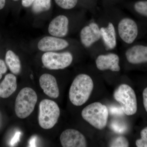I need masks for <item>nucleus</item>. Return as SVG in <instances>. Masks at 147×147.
<instances>
[{
  "instance_id": "obj_1",
  "label": "nucleus",
  "mask_w": 147,
  "mask_h": 147,
  "mask_svg": "<svg viewBox=\"0 0 147 147\" xmlns=\"http://www.w3.org/2000/svg\"><path fill=\"white\" fill-rule=\"evenodd\" d=\"M94 88L92 79L87 74H80L74 80L69 89V100L75 106L83 105L87 102Z\"/></svg>"
},
{
  "instance_id": "obj_2",
  "label": "nucleus",
  "mask_w": 147,
  "mask_h": 147,
  "mask_svg": "<svg viewBox=\"0 0 147 147\" xmlns=\"http://www.w3.org/2000/svg\"><path fill=\"white\" fill-rule=\"evenodd\" d=\"M109 112L105 105L100 102H94L87 105L82 112L83 118L97 129H103L106 125Z\"/></svg>"
},
{
  "instance_id": "obj_3",
  "label": "nucleus",
  "mask_w": 147,
  "mask_h": 147,
  "mask_svg": "<svg viewBox=\"0 0 147 147\" xmlns=\"http://www.w3.org/2000/svg\"><path fill=\"white\" fill-rule=\"evenodd\" d=\"M38 97L36 92L31 88L22 89L16 98L15 112L18 118L24 119L29 117L34 110Z\"/></svg>"
},
{
  "instance_id": "obj_4",
  "label": "nucleus",
  "mask_w": 147,
  "mask_h": 147,
  "mask_svg": "<svg viewBox=\"0 0 147 147\" xmlns=\"http://www.w3.org/2000/svg\"><path fill=\"white\" fill-rule=\"evenodd\" d=\"M114 98L119 103L123 113L127 115H133L137 113V96L130 86L126 84L120 85L114 92Z\"/></svg>"
},
{
  "instance_id": "obj_5",
  "label": "nucleus",
  "mask_w": 147,
  "mask_h": 147,
  "mask_svg": "<svg viewBox=\"0 0 147 147\" xmlns=\"http://www.w3.org/2000/svg\"><path fill=\"white\" fill-rule=\"evenodd\" d=\"M38 121L40 126L44 129L53 128L57 122L60 115L58 104L53 100L43 99L39 106Z\"/></svg>"
},
{
  "instance_id": "obj_6",
  "label": "nucleus",
  "mask_w": 147,
  "mask_h": 147,
  "mask_svg": "<svg viewBox=\"0 0 147 147\" xmlns=\"http://www.w3.org/2000/svg\"><path fill=\"white\" fill-rule=\"evenodd\" d=\"M42 63L45 67L51 70L63 69L71 65L73 57L69 52L56 53L46 52L42 55Z\"/></svg>"
},
{
  "instance_id": "obj_7",
  "label": "nucleus",
  "mask_w": 147,
  "mask_h": 147,
  "mask_svg": "<svg viewBox=\"0 0 147 147\" xmlns=\"http://www.w3.org/2000/svg\"><path fill=\"white\" fill-rule=\"evenodd\" d=\"M119 35L121 39L127 44H131L137 38L138 28L136 22L131 18L122 19L118 25Z\"/></svg>"
},
{
  "instance_id": "obj_8",
  "label": "nucleus",
  "mask_w": 147,
  "mask_h": 147,
  "mask_svg": "<svg viewBox=\"0 0 147 147\" xmlns=\"http://www.w3.org/2000/svg\"><path fill=\"white\" fill-rule=\"evenodd\" d=\"M60 139L61 144L63 147L87 146L86 138L81 132L76 129H66L61 134Z\"/></svg>"
},
{
  "instance_id": "obj_9",
  "label": "nucleus",
  "mask_w": 147,
  "mask_h": 147,
  "mask_svg": "<svg viewBox=\"0 0 147 147\" xmlns=\"http://www.w3.org/2000/svg\"><path fill=\"white\" fill-rule=\"evenodd\" d=\"M38 48L42 52H49L63 50L69 46L65 40L55 36H45L38 42Z\"/></svg>"
},
{
  "instance_id": "obj_10",
  "label": "nucleus",
  "mask_w": 147,
  "mask_h": 147,
  "mask_svg": "<svg viewBox=\"0 0 147 147\" xmlns=\"http://www.w3.org/2000/svg\"><path fill=\"white\" fill-rule=\"evenodd\" d=\"M101 37L100 29L97 24L91 23L89 26L84 27L81 30L80 38L83 45L86 47L91 46L99 40Z\"/></svg>"
},
{
  "instance_id": "obj_11",
  "label": "nucleus",
  "mask_w": 147,
  "mask_h": 147,
  "mask_svg": "<svg viewBox=\"0 0 147 147\" xmlns=\"http://www.w3.org/2000/svg\"><path fill=\"white\" fill-rule=\"evenodd\" d=\"M119 56L113 53L99 55L96 60V67L101 71L109 69L113 71H119Z\"/></svg>"
},
{
  "instance_id": "obj_12",
  "label": "nucleus",
  "mask_w": 147,
  "mask_h": 147,
  "mask_svg": "<svg viewBox=\"0 0 147 147\" xmlns=\"http://www.w3.org/2000/svg\"><path fill=\"white\" fill-rule=\"evenodd\" d=\"M68 25V18L64 15H59L50 22L48 32L52 36L63 37L67 34Z\"/></svg>"
},
{
  "instance_id": "obj_13",
  "label": "nucleus",
  "mask_w": 147,
  "mask_h": 147,
  "mask_svg": "<svg viewBox=\"0 0 147 147\" xmlns=\"http://www.w3.org/2000/svg\"><path fill=\"white\" fill-rule=\"evenodd\" d=\"M40 86L44 93L53 98H57L59 95V90L57 80L53 75L44 74L39 78Z\"/></svg>"
},
{
  "instance_id": "obj_14",
  "label": "nucleus",
  "mask_w": 147,
  "mask_h": 147,
  "mask_svg": "<svg viewBox=\"0 0 147 147\" xmlns=\"http://www.w3.org/2000/svg\"><path fill=\"white\" fill-rule=\"evenodd\" d=\"M128 62L139 64L147 62V46L138 45L129 48L125 53Z\"/></svg>"
},
{
  "instance_id": "obj_15",
  "label": "nucleus",
  "mask_w": 147,
  "mask_h": 147,
  "mask_svg": "<svg viewBox=\"0 0 147 147\" xmlns=\"http://www.w3.org/2000/svg\"><path fill=\"white\" fill-rule=\"evenodd\" d=\"M16 88V76L11 74H7L0 84V97L7 98L15 92Z\"/></svg>"
},
{
  "instance_id": "obj_16",
  "label": "nucleus",
  "mask_w": 147,
  "mask_h": 147,
  "mask_svg": "<svg viewBox=\"0 0 147 147\" xmlns=\"http://www.w3.org/2000/svg\"><path fill=\"white\" fill-rule=\"evenodd\" d=\"M101 37L102 38L105 47L108 50L115 48L117 45L115 30L112 23H109L108 26L100 29Z\"/></svg>"
},
{
  "instance_id": "obj_17",
  "label": "nucleus",
  "mask_w": 147,
  "mask_h": 147,
  "mask_svg": "<svg viewBox=\"0 0 147 147\" xmlns=\"http://www.w3.org/2000/svg\"><path fill=\"white\" fill-rule=\"evenodd\" d=\"M5 62L11 71L14 74H18L21 70L20 59L13 51L8 50L5 55Z\"/></svg>"
},
{
  "instance_id": "obj_18",
  "label": "nucleus",
  "mask_w": 147,
  "mask_h": 147,
  "mask_svg": "<svg viewBox=\"0 0 147 147\" xmlns=\"http://www.w3.org/2000/svg\"><path fill=\"white\" fill-rule=\"evenodd\" d=\"M51 6V0H35L32 10L35 13H41L49 10Z\"/></svg>"
},
{
  "instance_id": "obj_19",
  "label": "nucleus",
  "mask_w": 147,
  "mask_h": 147,
  "mask_svg": "<svg viewBox=\"0 0 147 147\" xmlns=\"http://www.w3.org/2000/svg\"><path fill=\"white\" fill-rule=\"evenodd\" d=\"M111 147H127L129 146L128 140L123 136H119L111 140L109 144Z\"/></svg>"
},
{
  "instance_id": "obj_20",
  "label": "nucleus",
  "mask_w": 147,
  "mask_h": 147,
  "mask_svg": "<svg viewBox=\"0 0 147 147\" xmlns=\"http://www.w3.org/2000/svg\"><path fill=\"white\" fill-rule=\"evenodd\" d=\"M55 1L61 8L70 9L75 7L77 4L78 0H55Z\"/></svg>"
},
{
  "instance_id": "obj_21",
  "label": "nucleus",
  "mask_w": 147,
  "mask_h": 147,
  "mask_svg": "<svg viewBox=\"0 0 147 147\" xmlns=\"http://www.w3.org/2000/svg\"><path fill=\"white\" fill-rule=\"evenodd\" d=\"M134 8L137 13L147 17V1L137 2L134 4Z\"/></svg>"
},
{
  "instance_id": "obj_22",
  "label": "nucleus",
  "mask_w": 147,
  "mask_h": 147,
  "mask_svg": "<svg viewBox=\"0 0 147 147\" xmlns=\"http://www.w3.org/2000/svg\"><path fill=\"white\" fill-rule=\"evenodd\" d=\"M141 138L136 141L137 147H147V127L143 129L140 132Z\"/></svg>"
},
{
  "instance_id": "obj_23",
  "label": "nucleus",
  "mask_w": 147,
  "mask_h": 147,
  "mask_svg": "<svg viewBox=\"0 0 147 147\" xmlns=\"http://www.w3.org/2000/svg\"><path fill=\"white\" fill-rule=\"evenodd\" d=\"M111 127L113 130L117 133H124L126 129L124 124L117 122L114 121L111 125Z\"/></svg>"
},
{
  "instance_id": "obj_24",
  "label": "nucleus",
  "mask_w": 147,
  "mask_h": 147,
  "mask_svg": "<svg viewBox=\"0 0 147 147\" xmlns=\"http://www.w3.org/2000/svg\"><path fill=\"white\" fill-rule=\"evenodd\" d=\"M7 71V67L5 63L2 60L0 59V80L2 77L3 74H4Z\"/></svg>"
},
{
  "instance_id": "obj_25",
  "label": "nucleus",
  "mask_w": 147,
  "mask_h": 147,
  "mask_svg": "<svg viewBox=\"0 0 147 147\" xmlns=\"http://www.w3.org/2000/svg\"><path fill=\"white\" fill-rule=\"evenodd\" d=\"M21 133L20 131H17L15 133L12 139H11L10 142V144L11 146H13L19 141Z\"/></svg>"
},
{
  "instance_id": "obj_26",
  "label": "nucleus",
  "mask_w": 147,
  "mask_h": 147,
  "mask_svg": "<svg viewBox=\"0 0 147 147\" xmlns=\"http://www.w3.org/2000/svg\"><path fill=\"white\" fill-rule=\"evenodd\" d=\"M143 98L144 107L147 113V87L143 91Z\"/></svg>"
},
{
  "instance_id": "obj_27",
  "label": "nucleus",
  "mask_w": 147,
  "mask_h": 147,
  "mask_svg": "<svg viewBox=\"0 0 147 147\" xmlns=\"http://www.w3.org/2000/svg\"><path fill=\"white\" fill-rule=\"evenodd\" d=\"M36 136H32L29 141V146L30 147H36Z\"/></svg>"
},
{
  "instance_id": "obj_28",
  "label": "nucleus",
  "mask_w": 147,
  "mask_h": 147,
  "mask_svg": "<svg viewBox=\"0 0 147 147\" xmlns=\"http://www.w3.org/2000/svg\"><path fill=\"white\" fill-rule=\"evenodd\" d=\"M35 0H22V5L24 7H28L32 4Z\"/></svg>"
},
{
  "instance_id": "obj_29",
  "label": "nucleus",
  "mask_w": 147,
  "mask_h": 147,
  "mask_svg": "<svg viewBox=\"0 0 147 147\" xmlns=\"http://www.w3.org/2000/svg\"><path fill=\"white\" fill-rule=\"evenodd\" d=\"M5 4V0H0V10L4 7Z\"/></svg>"
},
{
  "instance_id": "obj_30",
  "label": "nucleus",
  "mask_w": 147,
  "mask_h": 147,
  "mask_svg": "<svg viewBox=\"0 0 147 147\" xmlns=\"http://www.w3.org/2000/svg\"><path fill=\"white\" fill-rule=\"evenodd\" d=\"M13 1H18V0H13Z\"/></svg>"
}]
</instances>
